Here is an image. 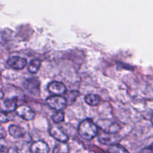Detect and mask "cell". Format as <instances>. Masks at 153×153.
I'll return each mask as SVG.
<instances>
[{"mask_svg": "<svg viewBox=\"0 0 153 153\" xmlns=\"http://www.w3.org/2000/svg\"><path fill=\"white\" fill-rule=\"evenodd\" d=\"M78 132L84 140H91L98 136L99 126L91 120L86 119L81 122L78 127Z\"/></svg>", "mask_w": 153, "mask_h": 153, "instance_id": "6da1fadb", "label": "cell"}, {"mask_svg": "<svg viewBox=\"0 0 153 153\" xmlns=\"http://www.w3.org/2000/svg\"><path fill=\"white\" fill-rule=\"evenodd\" d=\"M46 103L51 108L56 111L65 110L67 106V100L61 95H52L46 100Z\"/></svg>", "mask_w": 153, "mask_h": 153, "instance_id": "7a4b0ae2", "label": "cell"}, {"mask_svg": "<svg viewBox=\"0 0 153 153\" xmlns=\"http://www.w3.org/2000/svg\"><path fill=\"white\" fill-rule=\"evenodd\" d=\"M98 140L102 144L111 146V145L117 144L119 143L120 140H121V137H120L117 133L106 132L102 130V131L99 132Z\"/></svg>", "mask_w": 153, "mask_h": 153, "instance_id": "3957f363", "label": "cell"}, {"mask_svg": "<svg viewBox=\"0 0 153 153\" xmlns=\"http://www.w3.org/2000/svg\"><path fill=\"white\" fill-rule=\"evenodd\" d=\"M49 131L50 135L58 142L67 143V141L69 140V136L64 132V130L61 127L58 126H51L49 127Z\"/></svg>", "mask_w": 153, "mask_h": 153, "instance_id": "277c9868", "label": "cell"}, {"mask_svg": "<svg viewBox=\"0 0 153 153\" xmlns=\"http://www.w3.org/2000/svg\"><path fill=\"white\" fill-rule=\"evenodd\" d=\"M15 111L19 117L27 121L32 120L36 117V113L34 111L27 105L17 106Z\"/></svg>", "mask_w": 153, "mask_h": 153, "instance_id": "5b68a950", "label": "cell"}, {"mask_svg": "<svg viewBox=\"0 0 153 153\" xmlns=\"http://www.w3.org/2000/svg\"><path fill=\"white\" fill-rule=\"evenodd\" d=\"M47 89L53 95H64L67 93V88L62 82L53 81L48 85Z\"/></svg>", "mask_w": 153, "mask_h": 153, "instance_id": "8992f818", "label": "cell"}, {"mask_svg": "<svg viewBox=\"0 0 153 153\" xmlns=\"http://www.w3.org/2000/svg\"><path fill=\"white\" fill-rule=\"evenodd\" d=\"M1 111L4 113H10L14 111L17 108V99L16 97L1 100Z\"/></svg>", "mask_w": 153, "mask_h": 153, "instance_id": "52a82bcc", "label": "cell"}, {"mask_svg": "<svg viewBox=\"0 0 153 153\" xmlns=\"http://www.w3.org/2000/svg\"><path fill=\"white\" fill-rule=\"evenodd\" d=\"M7 65L16 70H22L27 64V60L19 56H13L7 61Z\"/></svg>", "mask_w": 153, "mask_h": 153, "instance_id": "ba28073f", "label": "cell"}, {"mask_svg": "<svg viewBox=\"0 0 153 153\" xmlns=\"http://www.w3.org/2000/svg\"><path fill=\"white\" fill-rule=\"evenodd\" d=\"M24 88L31 94H38L40 91V82L36 79H26L24 82Z\"/></svg>", "mask_w": 153, "mask_h": 153, "instance_id": "9c48e42d", "label": "cell"}, {"mask_svg": "<svg viewBox=\"0 0 153 153\" xmlns=\"http://www.w3.org/2000/svg\"><path fill=\"white\" fill-rule=\"evenodd\" d=\"M30 151L31 152H41V153H48L49 152V147L46 143L43 140H38L35 141L31 144Z\"/></svg>", "mask_w": 153, "mask_h": 153, "instance_id": "30bf717a", "label": "cell"}, {"mask_svg": "<svg viewBox=\"0 0 153 153\" xmlns=\"http://www.w3.org/2000/svg\"><path fill=\"white\" fill-rule=\"evenodd\" d=\"M8 131L9 134L14 138H22L25 134V130L21 126L16 125L10 126Z\"/></svg>", "mask_w": 153, "mask_h": 153, "instance_id": "8fae6325", "label": "cell"}, {"mask_svg": "<svg viewBox=\"0 0 153 153\" xmlns=\"http://www.w3.org/2000/svg\"><path fill=\"white\" fill-rule=\"evenodd\" d=\"M85 102L88 105L91 106H97L101 102V98L100 96L97 95V94H89L88 95L85 96Z\"/></svg>", "mask_w": 153, "mask_h": 153, "instance_id": "7c38bea8", "label": "cell"}, {"mask_svg": "<svg viewBox=\"0 0 153 153\" xmlns=\"http://www.w3.org/2000/svg\"><path fill=\"white\" fill-rule=\"evenodd\" d=\"M40 66H41V61L38 59H34L30 62V64H28V72L32 74H35L37 72L39 71V69L40 68Z\"/></svg>", "mask_w": 153, "mask_h": 153, "instance_id": "4fadbf2b", "label": "cell"}, {"mask_svg": "<svg viewBox=\"0 0 153 153\" xmlns=\"http://www.w3.org/2000/svg\"><path fill=\"white\" fill-rule=\"evenodd\" d=\"M52 120L55 123H60L64 120V113L63 111H58L52 117Z\"/></svg>", "mask_w": 153, "mask_h": 153, "instance_id": "5bb4252c", "label": "cell"}, {"mask_svg": "<svg viewBox=\"0 0 153 153\" xmlns=\"http://www.w3.org/2000/svg\"><path fill=\"white\" fill-rule=\"evenodd\" d=\"M109 152H128L127 149H126L125 148L123 147L122 146H120V144L117 143V144H114L110 146L109 149H108Z\"/></svg>", "mask_w": 153, "mask_h": 153, "instance_id": "9a60e30c", "label": "cell"}, {"mask_svg": "<svg viewBox=\"0 0 153 153\" xmlns=\"http://www.w3.org/2000/svg\"><path fill=\"white\" fill-rule=\"evenodd\" d=\"M69 152V147L67 145V143H61L59 142V144L55 146L54 152Z\"/></svg>", "mask_w": 153, "mask_h": 153, "instance_id": "2e32d148", "label": "cell"}, {"mask_svg": "<svg viewBox=\"0 0 153 153\" xmlns=\"http://www.w3.org/2000/svg\"><path fill=\"white\" fill-rule=\"evenodd\" d=\"M9 120L8 118H7V115H6V113H4V112H2L1 111V123H5V122H7Z\"/></svg>", "mask_w": 153, "mask_h": 153, "instance_id": "e0dca14e", "label": "cell"}, {"mask_svg": "<svg viewBox=\"0 0 153 153\" xmlns=\"http://www.w3.org/2000/svg\"><path fill=\"white\" fill-rule=\"evenodd\" d=\"M147 151H149V152H153V143L151 146H149V147H147Z\"/></svg>", "mask_w": 153, "mask_h": 153, "instance_id": "ac0fdd59", "label": "cell"}, {"mask_svg": "<svg viewBox=\"0 0 153 153\" xmlns=\"http://www.w3.org/2000/svg\"><path fill=\"white\" fill-rule=\"evenodd\" d=\"M4 137V129H3V128H1V138H3V137Z\"/></svg>", "mask_w": 153, "mask_h": 153, "instance_id": "d6986e66", "label": "cell"}, {"mask_svg": "<svg viewBox=\"0 0 153 153\" xmlns=\"http://www.w3.org/2000/svg\"><path fill=\"white\" fill-rule=\"evenodd\" d=\"M151 123H152V127H153V114H152V118H151Z\"/></svg>", "mask_w": 153, "mask_h": 153, "instance_id": "ffe728a7", "label": "cell"}]
</instances>
